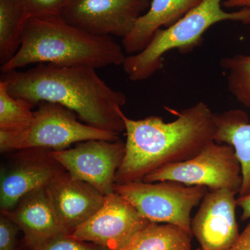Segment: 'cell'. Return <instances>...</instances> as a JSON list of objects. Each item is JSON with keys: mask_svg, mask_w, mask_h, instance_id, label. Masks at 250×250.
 Here are the masks:
<instances>
[{"mask_svg": "<svg viewBox=\"0 0 250 250\" xmlns=\"http://www.w3.org/2000/svg\"><path fill=\"white\" fill-rule=\"evenodd\" d=\"M125 143L90 140L75 147L50 150V154L73 178L93 186L104 195L114 192L117 172L123 162Z\"/></svg>", "mask_w": 250, "mask_h": 250, "instance_id": "ba28073f", "label": "cell"}, {"mask_svg": "<svg viewBox=\"0 0 250 250\" xmlns=\"http://www.w3.org/2000/svg\"><path fill=\"white\" fill-rule=\"evenodd\" d=\"M223 1L202 0L172 26L156 31L143 51L126 56L123 66L129 80L141 82L153 76L163 67L164 55L171 50L192 52L201 44L206 31L217 23L230 21L249 25L250 9L227 12L222 9Z\"/></svg>", "mask_w": 250, "mask_h": 250, "instance_id": "277c9868", "label": "cell"}, {"mask_svg": "<svg viewBox=\"0 0 250 250\" xmlns=\"http://www.w3.org/2000/svg\"><path fill=\"white\" fill-rule=\"evenodd\" d=\"M20 229L8 215H0V250H19L18 235Z\"/></svg>", "mask_w": 250, "mask_h": 250, "instance_id": "603a6c76", "label": "cell"}, {"mask_svg": "<svg viewBox=\"0 0 250 250\" xmlns=\"http://www.w3.org/2000/svg\"><path fill=\"white\" fill-rule=\"evenodd\" d=\"M166 123L160 116L130 119L123 113L125 153L116 184L142 181L154 171L191 159L214 141V113L203 102L177 112Z\"/></svg>", "mask_w": 250, "mask_h": 250, "instance_id": "7a4b0ae2", "label": "cell"}, {"mask_svg": "<svg viewBox=\"0 0 250 250\" xmlns=\"http://www.w3.org/2000/svg\"><path fill=\"white\" fill-rule=\"evenodd\" d=\"M29 14L24 0H0V63L17 53Z\"/></svg>", "mask_w": 250, "mask_h": 250, "instance_id": "ac0fdd59", "label": "cell"}, {"mask_svg": "<svg viewBox=\"0 0 250 250\" xmlns=\"http://www.w3.org/2000/svg\"><path fill=\"white\" fill-rule=\"evenodd\" d=\"M149 223L126 199L114 191L105 196L103 205L91 218L70 234L109 250H123Z\"/></svg>", "mask_w": 250, "mask_h": 250, "instance_id": "30bf717a", "label": "cell"}, {"mask_svg": "<svg viewBox=\"0 0 250 250\" xmlns=\"http://www.w3.org/2000/svg\"><path fill=\"white\" fill-rule=\"evenodd\" d=\"M114 191L128 200L149 222L172 224L190 232L192 210L208 191L202 186L174 181H143L115 184Z\"/></svg>", "mask_w": 250, "mask_h": 250, "instance_id": "8992f818", "label": "cell"}, {"mask_svg": "<svg viewBox=\"0 0 250 250\" xmlns=\"http://www.w3.org/2000/svg\"><path fill=\"white\" fill-rule=\"evenodd\" d=\"M35 250H109L94 243L82 241L70 233L55 237Z\"/></svg>", "mask_w": 250, "mask_h": 250, "instance_id": "7402d4cb", "label": "cell"}, {"mask_svg": "<svg viewBox=\"0 0 250 250\" xmlns=\"http://www.w3.org/2000/svg\"><path fill=\"white\" fill-rule=\"evenodd\" d=\"M192 236L172 224L150 222L123 250H192Z\"/></svg>", "mask_w": 250, "mask_h": 250, "instance_id": "e0dca14e", "label": "cell"}, {"mask_svg": "<svg viewBox=\"0 0 250 250\" xmlns=\"http://www.w3.org/2000/svg\"><path fill=\"white\" fill-rule=\"evenodd\" d=\"M220 66L228 72L229 92L238 103L250 108V55L224 57L220 59Z\"/></svg>", "mask_w": 250, "mask_h": 250, "instance_id": "ffe728a7", "label": "cell"}, {"mask_svg": "<svg viewBox=\"0 0 250 250\" xmlns=\"http://www.w3.org/2000/svg\"></svg>", "mask_w": 250, "mask_h": 250, "instance_id": "4316f807", "label": "cell"}, {"mask_svg": "<svg viewBox=\"0 0 250 250\" xmlns=\"http://www.w3.org/2000/svg\"><path fill=\"white\" fill-rule=\"evenodd\" d=\"M72 0H24L30 17L61 16Z\"/></svg>", "mask_w": 250, "mask_h": 250, "instance_id": "44dd1931", "label": "cell"}, {"mask_svg": "<svg viewBox=\"0 0 250 250\" xmlns=\"http://www.w3.org/2000/svg\"><path fill=\"white\" fill-rule=\"evenodd\" d=\"M214 141L234 149L241 164L243 183L238 197L250 194V123L246 112L231 109L214 114Z\"/></svg>", "mask_w": 250, "mask_h": 250, "instance_id": "2e32d148", "label": "cell"}, {"mask_svg": "<svg viewBox=\"0 0 250 250\" xmlns=\"http://www.w3.org/2000/svg\"><path fill=\"white\" fill-rule=\"evenodd\" d=\"M150 3L149 0H72L62 18L90 35L124 39Z\"/></svg>", "mask_w": 250, "mask_h": 250, "instance_id": "9c48e42d", "label": "cell"}, {"mask_svg": "<svg viewBox=\"0 0 250 250\" xmlns=\"http://www.w3.org/2000/svg\"><path fill=\"white\" fill-rule=\"evenodd\" d=\"M142 181H174L187 186H202L208 190L229 189L238 195L243 177L233 148L213 141L191 159L164 166Z\"/></svg>", "mask_w": 250, "mask_h": 250, "instance_id": "52a82bcc", "label": "cell"}, {"mask_svg": "<svg viewBox=\"0 0 250 250\" xmlns=\"http://www.w3.org/2000/svg\"><path fill=\"white\" fill-rule=\"evenodd\" d=\"M1 80L12 96L34 106L59 104L89 126L119 134L125 131L122 107L126 95L108 86L93 67L40 63L26 71L2 72Z\"/></svg>", "mask_w": 250, "mask_h": 250, "instance_id": "6da1fadb", "label": "cell"}, {"mask_svg": "<svg viewBox=\"0 0 250 250\" xmlns=\"http://www.w3.org/2000/svg\"><path fill=\"white\" fill-rule=\"evenodd\" d=\"M236 192L208 190L191 219L190 232L202 250H225L239 236L236 216Z\"/></svg>", "mask_w": 250, "mask_h": 250, "instance_id": "7c38bea8", "label": "cell"}, {"mask_svg": "<svg viewBox=\"0 0 250 250\" xmlns=\"http://www.w3.org/2000/svg\"><path fill=\"white\" fill-rule=\"evenodd\" d=\"M120 134L97 129L77 120L75 112L59 104L41 103L27 129L19 132L0 131L1 152L27 149H65L71 145L90 141H116Z\"/></svg>", "mask_w": 250, "mask_h": 250, "instance_id": "5b68a950", "label": "cell"}, {"mask_svg": "<svg viewBox=\"0 0 250 250\" xmlns=\"http://www.w3.org/2000/svg\"><path fill=\"white\" fill-rule=\"evenodd\" d=\"M223 6L227 9H234V8H246L250 9V0H224ZM250 34V23L249 25Z\"/></svg>", "mask_w": 250, "mask_h": 250, "instance_id": "484cf974", "label": "cell"}, {"mask_svg": "<svg viewBox=\"0 0 250 250\" xmlns=\"http://www.w3.org/2000/svg\"><path fill=\"white\" fill-rule=\"evenodd\" d=\"M202 0H152L147 11L140 16L129 35L123 39L126 54L139 53L146 48L156 31L167 28L183 18Z\"/></svg>", "mask_w": 250, "mask_h": 250, "instance_id": "9a60e30c", "label": "cell"}, {"mask_svg": "<svg viewBox=\"0 0 250 250\" xmlns=\"http://www.w3.org/2000/svg\"><path fill=\"white\" fill-rule=\"evenodd\" d=\"M236 203L237 207H240L242 210L241 220H250V194L246 196L237 197Z\"/></svg>", "mask_w": 250, "mask_h": 250, "instance_id": "d4e9b609", "label": "cell"}, {"mask_svg": "<svg viewBox=\"0 0 250 250\" xmlns=\"http://www.w3.org/2000/svg\"><path fill=\"white\" fill-rule=\"evenodd\" d=\"M34 106L27 100L12 96L6 82L0 80V131L19 132L27 129L34 121Z\"/></svg>", "mask_w": 250, "mask_h": 250, "instance_id": "d6986e66", "label": "cell"}, {"mask_svg": "<svg viewBox=\"0 0 250 250\" xmlns=\"http://www.w3.org/2000/svg\"><path fill=\"white\" fill-rule=\"evenodd\" d=\"M124 51L111 37L90 35L61 16L29 17L17 53L1 66L7 72L31 64L98 69L123 65Z\"/></svg>", "mask_w": 250, "mask_h": 250, "instance_id": "3957f363", "label": "cell"}, {"mask_svg": "<svg viewBox=\"0 0 250 250\" xmlns=\"http://www.w3.org/2000/svg\"><path fill=\"white\" fill-rule=\"evenodd\" d=\"M4 213L22 231L27 250H35L55 237L70 233L59 222L45 188L27 194L14 209Z\"/></svg>", "mask_w": 250, "mask_h": 250, "instance_id": "5bb4252c", "label": "cell"}, {"mask_svg": "<svg viewBox=\"0 0 250 250\" xmlns=\"http://www.w3.org/2000/svg\"><path fill=\"white\" fill-rule=\"evenodd\" d=\"M225 250H250V220L236 241Z\"/></svg>", "mask_w": 250, "mask_h": 250, "instance_id": "cb8c5ba5", "label": "cell"}, {"mask_svg": "<svg viewBox=\"0 0 250 250\" xmlns=\"http://www.w3.org/2000/svg\"><path fill=\"white\" fill-rule=\"evenodd\" d=\"M1 168L0 208L7 213L27 194L45 188L65 170L51 156L50 149L15 151Z\"/></svg>", "mask_w": 250, "mask_h": 250, "instance_id": "8fae6325", "label": "cell"}, {"mask_svg": "<svg viewBox=\"0 0 250 250\" xmlns=\"http://www.w3.org/2000/svg\"><path fill=\"white\" fill-rule=\"evenodd\" d=\"M54 212L63 228L71 233L103 205L105 195L93 186L64 171L45 187Z\"/></svg>", "mask_w": 250, "mask_h": 250, "instance_id": "4fadbf2b", "label": "cell"}]
</instances>
